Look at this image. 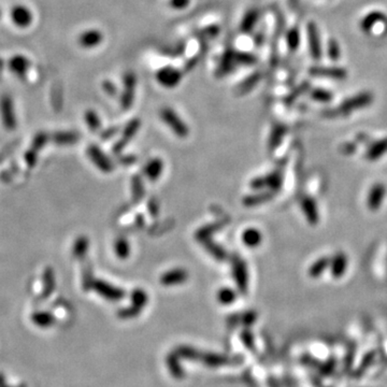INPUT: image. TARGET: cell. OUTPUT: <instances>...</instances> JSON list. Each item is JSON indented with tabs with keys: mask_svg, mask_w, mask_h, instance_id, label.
I'll list each match as a JSON object with an SVG mask.
<instances>
[{
	"mask_svg": "<svg viewBox=\"0 0 387 387\" xmlns=\"http://www.w3.org/2000/svg\"><path fill=\"white\" fill-rule=\"evenodd\" d=\"M219 31H220L219 26H210V27L204 29L203 32H201V35H203L204 37L213 38V37L217 36V34H219Z\"/></svg>",
	"mask_w": 387,
	"mask_h": 387,
	"instance_id": "obj_44",
	"label": "cell"
},
{
	"mask_svg": "<svg viewBox=\"0 0 387 387\" xmlns=\"http://www.w3.org/2000/svg\"><path fill=\"white\" fill-rule=\"evenodd\" d=\"M115 253L120 258V260H126V258L131 255V245H129L128 241L124 238H119L115 242Z\"/></svg>",
	"mask_w": 387,
	"mask_h": 387,
	"instance_id": "obj_29",
	"label": "cell"
},
{
	"mask_svg": "<svg viewBox=\"0 0 387 387\" xmlns=\"http://www.w3.org/2000/svg\"><path fill=\"white\" fill-rule=\"evenodd\" d=\"M373 359H374V353H370V354H368L367 356L365 357V361H366V362H364V364H362V365L359 367V369H358V370H359V372L361 371V369H362V371H364L367 367H369L371 364H372Z\"/></svg>",
	"mask_w": 387,
	"mask_h": 387,
	"instance_id": "obj_47",
	"label": "cell"
},
{
	"mask_svg": "<svg viewBox=\"0 0 387 387\" xmlns=\"http://www.w3.org/2000/svg\"><path fill=\"white\" fill-rule=\"evenodd\" d=\"M103 40L102 32L98 29H88L80 35L78 42L84 48H93L98 46Z\"/></svg>",
	"mask_w": 387,
	"mask_h": 387,
	"instance_id": "obj_11",
	"label": "cell"
},
{
	"mask_svg": "<svg viewBox=\"0 0 387 387\" xmlns=\"http://www.w3.org/2000/svg\"><path fill=\"white\" fill-rule=\"evenodd\" d=\"M95 288L100 295L108 298V299L115 300V299H119V298H122L124 296L123 290L118 289L115 286H112L109 283H107V282H103V281H97L95 283Z\"/></svg>",
	"mask_w": 387,
	"mask_h": 387,
	"instance_id": "obj_15",
	"label": "cell"
},
{
	"mask_svg": "<svg viewBox=\"0 0 387 387\" xmlns=\"http://www.w3.org/2000/svg\"><path fill=\"white\" fill-rule=\"evenodd\" d=\"M330 258L329 257H320L317 261L314 262L311 267L309 268V276L313 279H317L321 277V274L329 268Z\"/></svg>",
	"mask_w": 387,
	"mask_h": 387,
	"instance_id": "obj_23",
	"label": "cell"
},
{
	"mask_svg": "<svg viewBox=\"0 0 387 387\" xmlns=\"http://www.w3.org/2000/svg\"><path fill=\"white\" fill-rule=\"evenodd\" d=\"M124 85L125 87H136L137 77L133 71H128L124 76Z\"/></svg>",
	"mask_w": 387,
	"mask_h": 387,
	"instance_id": "obj_42",
	"label": "cell"
},
{
	"mask_svg": "<svg viewBox=\"0 0 387 387\" xmlns=\"http://www.w3.org/2000/svg\"><path fill=\"white\" fill-rule=\"evenodd\" d=\"M156 80L157 82L164 87L173 88L181 82L182 74L180 70L167 66L159 69L156 72Z\"/></svg>",
	"mask_w": 387,
	"mask_h": 387,
	"instance_id": "obj_3",
	"label": "cell"
},
{
	"mask_svg": "<svg viewBox=\"0 0 387 387\" xmlns=\"http://www.w3.org/2000/svg\"><path fill=\"white\" fill-rule=\"evenodd\" d=\"M287 46L290 51H296L300 43V32L297 27L289 29L286 35Z\"/></svg>",
	"mask_w": 387,
	"mask_h": 387,
	"instance_id": "obj_27",
	"label": "cell"
},
{
	"mask_svg": "<svg viewBox=\"0 0 387 387\" xmlns=\"http://www.w3.org/2000/svg\"><path fill=\"white\" fill-rule=\"evenodd\" d=\"M160 117L164 122L171 128V131L176 135L184 138L188 135V127L179 117L176 113L170 108H164L160 111Z\"/></svg>",
	"mask_w": 387,
	"mask_h": 387,
	"instance_id": "obj_2",
	"label": "cell"
},
{
	"mask_svg": "<svg viewBox=\"0 0 387 387\" xmlns=\"http://www.w3.org/2000/svg\"><path fill=\"white\" fill-rule=\"evenodd\" d=\"M311 97L314 100L326 103L333 99V94L327 90H322V88H315L311 92Z\"/></svg>",
	"mask_w": 387,
	"mask_h": 387,
	"instance_id": "obj_34",
	"label": "cell"
},
{
	"mask_svg": "<svg viewBox=\"0 0 387 387\" xmlns=\"http://www.w3.org/2000/svg\"><path fill=\"white\" fill-rule=\"evenodd\" d=\"M306 32H308V41L311 56L314 59H319L321 57V45L319 32L315 24L313 22L309 23L308 27H306Z\"/></svg>",
	"mask_w": 387,
	"mask_h": 387,
	"instance_id": "obj_6",
	"label": "cell"
},
{
	"mask_svg": "<svg viewBox=\"0 0 387 387\" xmlns=\"http://www.w3.org/2000/svg\"><path fill=\"white\" fill-rule=\"evenodd\" d=\"M251 186L255 189H262L266 187V183H265V177H256L251 183Z\"/></svg>",
	"mask_w": 387,
	"mask_h": 387,
	"instance_id": "obj_46",
	"label": "cell"
},
{
	"mask_svg": "<svg viewBox=\"0 0 387 387\" xmlns=\"http://www.w3.org/2000/svg\"><path fill=\"white\" fill-rule=\"evenodd\" d=\"M308 88H309V83H308V82L302 83L301 85H299L298 87H296L295 90L292 91V93H290V94L288 95V97H287L285 101H286L287 103L293 102V101L296 100V99L298 98V97H299L300 95H302L304 92L308 91Z\"/></svg>",
	"mask_w": 387,
	"mask_h": 387,
	"instance_id": "obj_38",
	"label": "cell"
},
{
	"mask_svg": "<svg viewBox=\"0 0 387 387\" xmlns=\"http://www.w3.org/2000/svg\"><path fill=\"white\" fill-rule=\"evenodd\" d=\"M133 194L134 198L136 201L141 200L144 190H143V184L139 176H136L133 179Z\"/></svg>",
	"mask_w": 387,
	"mask_h": 387,
	"instance_id": "obj_36",
	"label": "cell"
},
{
	"mask_svg": "<svg viewBox=\"0 0 387 387\" xmlns=\"http://www.w3.org/2000/svg\"><path fill=\"white\" fill-rule=\"evenodd\" d=\"M348 266H349V260H348V256H346L344 253L340 252L336 254L333 258H330L329 269L333 278L341 279L345 274L346 270H348Z\"/></svg>",
	"mask_w": 387,
	"mask_h": 387,
	"instance_id": "obj_8",
	"label": "cell"
},
{
	"mask_svg": "<svg viewBox=\"0 0 387 387\" xmlns=\"http://www.w3.org/2000/svg\"><path fill=\"white\" fill-rule=\"evenodd\" d=\"M300 206L306 221L311 225H316L319 222V212L315 200L312 197L305 196L301 199Z\"/></svg>",
	"mask_w": 387,
	"mask_h": 387,
	"instance_id": "obj_10",
	"label": "cell"
},
{
	"mask_svg": "<svg viewBox=\"0 0 387 387\" xmlns=\"http://www.w3.org/2000/svg\"><path fill=\"white\" fill-rule=\"evenodd\" d=\"M383 21H386V16L381 11H372L368 13L364 19L360 21V29L364 30L365 32H368L372 30L374 25L377 23H381Z\"/></svg>",
	"mask_w": 387,
	"mask_h": 387,
	"instance_id": "obj_19",
	"label": "cell"
},
{
	"mask_svg": "<svg viewBox=\"0 0 387 387\" xmlns=\"http://www.w3.org/2000/svg\"><path fill=\"white\" fill-rule=\"evenodd\" d=\"M373 101V96L370 93H360L355 95L353 97H350L346 100H344L340 107H339V112L341 114H349V113L355 111V110H359V109H364L368 106H370Z\"/></svg>",
	"mask_w": 387,
	"mask_h": 387,
	"instance_id": "obj_1",
	"label": "cell"
},
{
	"mask_svg": "<svg viewBox=\"0 0 387 387\" xmlns=\"http://www.w3.org/2000/svg\"><path fill=\"white\" fill-rule=\"evenodd\" d=\"M206 243V248L209 251V253L211 254L212 256H214L216 260L219 261H225L226 257H227V254H226V252L224 251V249L219 246L217 244L213 243V242H210V241H205Z\"/></svg>",
	"mask_w": 387,
	"mask_h": 387,
	"instance_id": "obj_32",
	"label": "cell"
},
{
	"mask_svg": "<svg viewBox=\"0 0 387 387\" xmlns=\"http://www.w3.org/2000/svg\"><path fill=\"white\" fill-rule=\"evenodd\" d=\"M258 18H260V13H258L257 10H255V9L248 10L245 13V15L243 16V19H242V21H241L240 30L242 32H244V34L251 32L256 25Z\"/></svg>",
	"mask_w": 387,
	"mask_h": 387,
	"instance_id": "obj_22",
	"label": "cell"
},
{
	"mask_svg": "<svg viewBox=\"0 0 387 387\" xmlns=\"http://www.w3.org/2000/svg\"><path fill=\"white\" fill-rule=\"evenodd\" d=\"M164 170V163L159 158H154L150 160L149 163L145 165L143 172L148 176V179L151 181H156L160 176L161 172Z\"/></svg>",
	"mask_w": 387,
	"mask_h": 387,
	"instance_id": "obj_20",
	"label": "cell"
},
{
	"mask_svg": "<svg viewBox=\"0 0 387 387\" xmlns=\"http://www.w3.org/2000/svg\"><path fill=\"white\" fill-rule=\"evenodd\" d=\"M386 192L387 188L383 183H375L371 186L367 195V207L370 211L375 212L381 208Z\"/></svg>",
	"mask_w": 387,
	"mask_h": 387,
	"instance_id": "obj_4",
	"label": "cell"
},
{
	"mask_svg": "<svg viewBox=\"0 0 387 387\" xmlns=\"http://www.w3.org/2000/svg\"><path fill=\"white\" fill-rule=\"evenodd\" d=\"M188 278V273L184 269H172L165 272L160 278V282L163 285L166 286H172V285H179L182 284Z\"/></svg>",
	"mask_w": 387,
	"mask_h": 387,
	"instance_id": "obj_12",
	"label": "cell"
},
{
	"mask_svg": "<svg viewBox=\"0 0 387 387\" xmlns=\"http://www.w3.org/2000/svg\"><path fill=\"white\" fill-rule=\"evenodd\" d=\"M29 59L24 55H15L9 61V68L14 75L23 78L29 68Z\"/></svg>",
	"mask_w": 387,
	"mask_h": 387,
	"instance_id": "obj_16",
	"label": "cell"
},
{
	"mask_svg": "<svg viewBox=\"0 0 387 387\" xmlns=\"http://www.w3.org/2000/svg\"><path fill=\"white\" fill-rule=\"evenodd\" d=\"M262 79V74L261 72H255V74L251 75L247 77L243 82H242L239 85V94H244L247 93L248 91H251L252 88L260 82V80Z\"/></svg>",
	"mask_w": 387,
	"mask_h": 387,
	"instance_id": "obj_25",
	"label": "cell"
},
{
	"mask_svg": "<svg viewBox=\"0 0 387 387\" xmlns=\"http://www.w3.org/2000/svg\"><path fill=\"white\" fill-rule=\"evenodd\" d=\"M222 226H223V224H213V225L205 226V227H203L197 232L196 237L201 242H205V241H207L209 239V237L211 236L213 232L219 230L222 227Z\"/></svg>",
	"mask_w": 387,
	"mask_h": 387,
	"instance_id": "obj_30",
	"label": "cell"
},
{
	"mask_svg": "<svg viewBox=\"0 0 387 387\" xmlns=\"http://www.w3.org/2000/svg\"><path fill=\"white\" fill-rule=\"evenodd\" d=\"M139 127H140V119L135 118V119L131 120V122H129V123L126 125V127H125V129H124V132H123V139H122V140H119V141L115 144L114 151H115V152L122 151V150L124 149V147H125V144L133 138V137L137 134V132H138Z\"/></svg>",
	"mask_w": 387,
	"mask_h": 387,
	"instance_id": "obj_17",
	"label": "cell"
},
{
	"mask_svg": "<svg viewBox=\"0 0 387 387\" xmlns=\"http://www.w3.org/2000/svg\"><path fill=\"white\" fill-rule=\"evenodd\" d=\"M271 198H272V192H269V191L260 192V194H256V195L245 197V199L243 200V203L245 206L253 207V206L264 204V203H266V201H269Z\"/></svg>",
	"mask_w": 387,
	"mask_h": 387,
	"instance_id": "obj_26",
	"label": "cell"
},
{
	"mask_svg": "<svg viewBox=\"0 0 387 387\" xmlns=\"http://www.w3.org/2000/svg\"><path fill=\"white\" fill-rule=\"evenodd\" d=\"M236 56L239 64H246V66H249V64H254L256 62V57L253 54L237 51Z\"/></svg>",
	"mask_w": 387,
	"mask_h": 387,
	"instance_id": "obj_37",
	"label": "cell"
},
{
	"mask_svg": "<svg viewBox=\"0 0 387 387\" xmlns=\"http://www.w3.org/2000/svg\"><path fill=\"white\" fill-rule=\"evenodd\" d=\"M242 241L248 247H256L261 245L263 241L262 232L256 228H247L242 233Z\"/></svg>",
	"mask_w": 387,
	"mask_h": 387,
	"instance_id": "obj_21",
	"label": "cell"
},
{
	"mask_svg": "<svg viewBox=\"0 0 387 387\" xmlns=\"http://www.w3.org/2000/svg\"><path fill=\"white\" fill-rule=\"evenodd\" d=\"M11 19L16 26L20 28H26L28 27L34 20L31 11L29 8L23 5H18L13 7L11 11Z\"/></svg>",
	"mask_w": 387,
	"mask_h": 387,
	"instance_id": "obj_5",
	"label": "cell"
},
{
	"mask_svg": "<svg viewBox=\"0 0 387 387\" xmlns=\"http://www.w3.org/2000/svg\"><path fill=\"white\" fill-rule=\"evenodd\" d=\"M335 365H336L335 360H334V359H330L329 361H327V364L321 365V369H320V371H321V372L324 373V374H330V373L333 372V370H334V368H335Z\"/></svg>",
	"mask_w": 387,
	"mask_h": 387,
	"instance_id": "obj_45",
	"label": "cell"
},
{
	"mask_svg": "<svg viewBox=\"0 0 387 387\" xmlns=\"http://www.w3.org/2000/svg\"><path fill=\"white\" fill-rule=\"evenodd\" d=\"M265 183L266 187L270 188L271 190H279L282 186V174L279 171H274L265 176Z\"/></svg>",
	"mask_w": 387,
	"mask_h": 387,
	"instance_id": "obj_28",
	"label": "cell"
},
{
	"mask_svg": "<svg viewBox=\"0 0 387 387\" xmlns=\"http://www.w3.org/2000/svg\"><path fill=\"white\" fill-rule=\"evenodd\" d=\"M85 120L88 126L92 128V131H98L100 127V118L95 111L88 110L85 113Z\"/></svg>",
	"mask_w": 387,
	"mask_h": 387,
	"instance_id": "obj_35",
	"label": "cell"
},
{
	"mask_svg": "<svg viewBox=\"0 0 387 387\" xmlns=\"http://www.w3.org/2000/svg\"><path fill=\"white\" fill-rule=\"evenodd\" d=\"M285 133H286V129L283 126H276L273 128V131H272L271 136H270V142H269V145H270L271 149H274V148L278 147V144L281 142L282 137L284 136Z\"/></svg>",
	"mask_w": 387,
	"mask_h": 387,
	"instance_id": "obj_33",
	"label": "cell"
},
{
	"mask_svg": "<svg viewBox=\"0 0 387 387\" xmlns=\"http://www.w3.org/2000/svg\"><path fill=\"white\" fill-rule=\"evenodd\" d=\"M135 90L136 87H125L123 95L120 96V104H122L123 109L127 110L132 108L135 99Z\"/></svg>",
	"mask_w": 387,
	"mask_h": 387,
	"instance_id": "obj_31",
	"label": "cell"
},
{
	"mask_svg": "<svg viewBox=\"0 0 387 387\" xmlns=\"http://www.w3.org/2000/svg\"><path fill=\"white\" fill-rule=\"evenodd\" d=\"M0 108L3 111L4 120L8 125H12L14 123V114H13V104L11 98L8 96H4L0 100Z\"/></svg>",
	"mask_w": 387,
	"mask_h": 387,
	"instance_id": "obj_24",
	"label": "cell"
},
{
	"mask_svg": "<svg viewBox=\"0 0 387 387\" xmlns=\"http://www.w3.org/2000/svg\"><path fill=\"white\" fill-rule=\"evenodd\" d=\"M310 74L314 77L334 80H344L348 76L346 70L341 67H313L310 69Z\"/></svg>",
	"mask_w": 387,
	"mask_h": 387,
	"instance_id": "obj_9",
	"label": "cell"
},
{
	"mask_svg": "<svg viewBox=\"0 0 387 387\" xmlns=\"http://www.w3.org/2000/svg\"><path fill=\"white\" fill-rule=\"evenodd\" d=\"M327 51H328L329 58H332L333 60H337L339 57H340V47H339V44L336 40H330L328 42Z\"/></svg>",
	"mask_w": 387,
	"mask_h": 387,
	"instance_id": "obj_39",
	"label": "cell"
},
{
	"mask_svg": "<svg viewBox=\"0 0 387 387\" xmlns=\"http://www.w3.org/2000/svg\"><path fill=\"white\" fill-rule=\"evenodd\" d=\"M233 276L237 281V284L240 289L245 290L247 286V267L246 264L240 257L233 260Z\"/></svg>",
	"mask_w": 387,
	"mask_h": 387,
	"instance_id": "obj_14",
	"label": "cell"
},
{
	"mask_svg": "<svg viewBox=\"0 0 387 387\" xmlns=\"http://www.w3.org/2000/svg\"><path fill=\"white\" fill-rule=\"evenodd\" d=\"M387 153V137L381 140L375 141L371 144L366 152V158L368 160L374 161L382 158Z\"/></svg>",
	"mask_w": 387,
	"mask_h": 387,
	"instance_id": "obj_18",
	"label": "cell"
},
{
	"mask_svg": "<svg viewBox=\"0 0 387 387\" xmlns=\"http://www.w3.org/2000/svg\"><path fill=\"white\" fill-rule=\"evenodd\" d=\"M88 155H90L91 159L94 161V164L98 167L101 171L108 173L113 170V165L111 164L110 159L97 147H91L88 149Z\"/></svg>",
	"mask_w": 387,
	"mask_h": 387,
	"instance_id": "obj_13",
	"label": "cell"
},
{
	"mask_svg": "<svg viewBox=\"0 0 387 387\" xmlns=\"http://www.w3.org/2000/svg\"><path fill=\"white\" fill-rule=\"evenodd\" d=\"M236 52L237 51H233V50H228L224 52L219 64V68H217V71H216L217 77L226 76L230 74L231 71L235 70V68L239 64L237 61Z\"/></svg>",
	"mask_w": 387,
	"mask_h": 387,
	"instance_id": "obj_7",
	"label": "cell"
},
{
	"mask_svg": "<svg viewBox=\"0 0 387 387\" xmlns=\"http://www.w3.org/2000/svg\"><path fill=\"white\" fill-rule=\"evenodd\" d=\"M219 298H220V300L224 303L232 302V300L235 299V292H233V290L230 288H222L220 290Z\"/></svg>",
	"mask_w": 387,
	"mask_h": 387,
	"instance_id": "obj_40",
	"label": "cell"
},
{
	"mask_svg": "<svg viewBox=\"0 0 387 387\" xmlns=\"http://www.w3.org/2000/svg\"><path fill=\"white\" fill-rule=\"evenodd\" d=\"M102 88L104 90V92L110 96H115L117 93L115 85L112 82H110V81H104V82H102Z\"/></svg>",
	"mask_w": 387,
	"mask_h": 387,
	"instance_id": "obj_43",
	"label": "cell"
},
{
	"mask_svg": "<svg viewBox=\"0 0 387 387\" xmlns=\"http://www.w3.org/2000/svg\"><path fill=\"white\" fill-rule=\"evenodd\" d=\"M190 4V0H169V5L174 10H182L187 8Z\"/></svg>",
	"mask_w": 387,
	"mask_h": 387,
	"instance_id": "obj_41",
	"label": "cell"
}]
</instances>
